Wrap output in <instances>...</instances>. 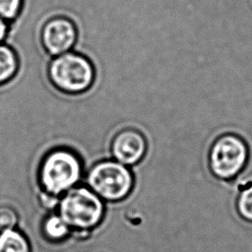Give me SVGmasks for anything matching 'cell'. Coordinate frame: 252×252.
Returning a JSON list of instances; mask_svg holds the SVG:
<instances>
[{"mask_svg": "<svg viewBox=\"0 0 252 252\" xmlns=\"http://www.w3.org/2000/svg\"><path fill=\"white\" fill-rule=\"evenodd\" d=\"M20 68L16 49L8 43H0V86L12 81Z\"/></svg>", "mask_w": 252, "mask_h": 252, "instance_id": "cell-8", "label": "cell"}, {"mask_svg": "<svg viewBox=\"0 0 252 252\" xmlns=\"http://www.w3.org/2000/svg\"><path fill=\"white\" fill-rule=\"evenodd\" d=\"M235 212L243 220L252 223V184L239 191L235 201Z\"/></svg>", "mask_w": 252, "mask_h": 252, "instance_id": "cell-11", "label": "cell"}, {"mask_svg": "<svg viewBox=\"0 0 252 252\" xmlns=\"http://www.w3.org/2000/svg\"><path fill=\"white\" fill-rule=\"evenodd\" d=\"M85 177L86 186L105 202L126 199L135 182L131 168L113 158L95 161L89 167Z\"/></svg>", "mask_w": 252, "mask_h": 252, "instance_id": "cell-3", "label": "cell"}, {"mask_svg": "<svg viewBox=\"0 0 252 252\" xmlns=\"http://www.w3.org/2000/svg\"><path fill=\"white\" fill-rule=\"evenodd\" d=\"M248 147L238 136L225 134L219 137L209 153L212 172L219 178L230 180L246 165Z\"/></svg>", "mask_w": 252, "mask_h": 252, "instance_id": "cell-5", "label": "cell"}, {"mask_svg": "<svg viewBox=\"0 0 252 252\" xmlns=\"http://www.w3.org/2000/svg\"><path fill=\"white\" fill-rule=\"evenodd\" d=\"M84 160L77 151L57 146L41 156L36 167V180L41 191L61 197L78 185L84 177Z\"/></svg>", "mask_w": 252, "mask_h": 252, "instance_id": "cell-1", "label": "cell"}, {"mask_svg": "<svg viewBox=\"0 0 252 252\" xmlns=\"http://www.w3.org/2000/svg\"><path fill=\"white\" fill-rule=\"evenodd\" d=\"M47 77L57 91L67 94H80L93 87L95 69L88 56L71 50L49 60Z\"/></svg>", "mask_w": 252, "mask_h": 252, "instance_id": "cell-2", "label": "cell"}, {"mask_svg": "<svg viewBox=\"0 0 252 252\" xmlns=\"http://www.w3.org/2000/svg\"><path fill=\"white\" fill-rule=\"evenodd\" d=\"M58 215L71 227L88 230L96 226L104 214L103 201L88 186H75L63 194Z\"/></svg>", "mask_w": 252, "mask_h": 252, "instance_id": "cell-4", "label": "cell"}, {"mask_svg": "<svg viewBox=\"0 0 252 252\" xmlns=\"http://www.w3.org/2000/svg\"><path fill=\"white\" fill-rule=\"evenodd\" d=\"M0 252H31L27 237L15 228L0 232Z\"/></svg>", "mask_w": 252, "mask_h": 252, "instance_id": "cell-9", "label": "cell"}, {"mask_svg": "<svg viewBox=\"0 0 252 252\" xmlns=\"http://www.w3.org/2000/svg\"><path fill=\"white\" fill-rule=\"evenodd\" d=\"M25 7V0H0V18L10 23L17 20Z\"/></svg>", "mask_w": 252, "mask_h": 252, "instance_id": "cell-12", "label": "cell"}, {"mask_svg": "<svg viewBox=\"0 0 252 252\" xmlns=\"http://www.w3.org/2000/svg\"><path fill=\"white\" fill-rule=\"evenodd\" d=\"M147 152V138L136 127H125L118 130L109 141L110 157L129 167L138 164Z\"/></svg>", "mask_w": 252, "mask_h": 252, "instance_id": "cell-7", "label": "cell"}, {"mask_svg": "<svg viewBox=\"0 0 252 252\" xmlns=\"http://www.w3.org/2000/svg\"><path fill=\"white\" fill-rule=\"evenodd\" d=\"M19 217L17 212L9 206H0V232L15 228Z\"/></svg>", "mask_w": 252, "mask_h": 252, "instance_id": "cell-13", "label": "cell"}, {"mask_svg": "<svg viewBox=\"0 0 252 252\" xmlns=\"http://www.w3.org/2000/svg\"><path fill=\"white\" fill-rule=\"evenodd\" d=\"M78 36L77 25L67 15L52 16L40 25V44L50 57L71 51L77 44Z\"/></svg>", "mask_w": 252, "mask_h": 252, "instance_id": "cell-6", "label": "cell"}, {"mask_svg": "<svg viewBox=\"0 0 252 252\" xmlns=\"http://www.w3.org/2000/svg\"><path fill=\"white\" fill-rule=\"evenodd\" d=\"M43 233L52 241H59L64 239L70 232V226L57 214L50 215L43 221Z\"/></svg>", "mask_w": 252, "mask_h": 252, "instance_id": "cell-10", "label": "cell"}, {"mask_svg": "<svg viewBox=\"0 0 252 252\" xmlns=\"http://www.w3.org/2000/svg\"><path fill=\"white\" fill-rule=\"evenodd\" d=\"M9 23L0 18V43H2L6 39L7 35L9 34Z\"/></svg>", "mask_w": 252, "mask_h": 252, "instance_id": "cell-14", "label": "cell"}]
</instances>
